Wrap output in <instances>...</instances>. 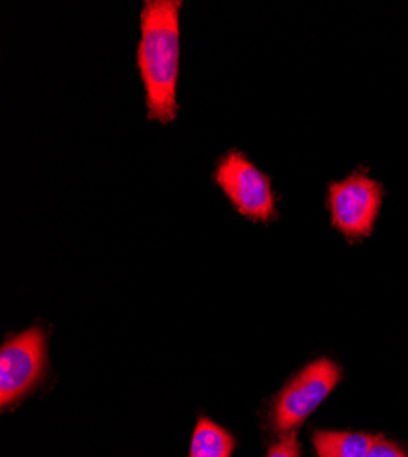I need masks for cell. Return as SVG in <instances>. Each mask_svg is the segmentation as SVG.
<instances>
[{
	"label": "cell",
	"instance_id": "obj_1",
	"mask_svg": "<svg viewBox=\"0 0 408 457\" xmlns=\"http://www.w3.org/2000/svg\"><path fill=\"white\" fill-rule=\"evenodd\" d=\"M179 0H146L141 8L137 68L148 120L167 125L178 116Z\"/></svg>",
	"mask_w": 408,
	"mask_h": 457
},
{
	"label": "cell",
	"instance_id": "obj_2",
	"mask_svg": "<svg viewBox=\"0 0 408 457\" xmlns=\"http://www.w3.org/2000/svg\"><path fill=\"white\" fill-rule=\"evenodd\" d=\"M339 380L341 368L333 361L319 359L308 364L277 395L271 411L275 428L284 434L295 432L333 392Z\"/></svg>",
	"mask_w": 408,
	"mask_h": 457
},
{
	"label": "cell",
	"instance_id": "obj_3",
	"mask_svg": "<svg viewBox=\"0 0 408 457\" xmlns=\"http://www.w3.org/2000/svg\"><path fill=\"white\" fill-rule=\"evenodd\" d=\"M212 179L242 216L264 223L275 216V195L270 178L242 152L229 150L221 156Z\"/></svg>",
	"mask_w": 408,
	"mask_h": 457
},
{
	"label": "cell",
	"instance_id": "obj_4",
	"mask_svg": "<svg viewBox=\"0 0 408 457\" xmlns=\"http://www.w3.org/2000/svg\"><path fill=\"white\" fill-rule=\"evenodd\" d=\"M383 202V187L362 172L352 174L328 188V207L333 227L350 240L372 233Z\"/></svg>",
	"mask_w": 408,
	"mask_h": 457
},
{
	"label": "cell",
	"instance_id": "obj_5",
	"mask_svg": "<svg viewBox=\"0 0 408 457\" xmlns=\"http://www.w3.org/2000/svg\"><path fill=\"white\" fill-rule=\"evenodd\" d=\"M46 338L39 328H31L4 342L0 350V404L3 408L26 395L43 375Z\"/></svg>",
	"mask_w": 408,
	"mask_h": 457
},
{
	"label": "cell",
	"instance_id": "obj_6",
	"mask_svg": "<svg viewBox=\"0 0 408 457\" xmlns=\"http://www.w3.org/2000/svg\"><path fill=\"white\" fill-rule=\"evenodd\" d=\"M376 439L357 432H317L313 445L319 457H366Z\"/></svg>",
	"mask_w": 408,
	"mask_h": 457
},
{
	"label": "cell",
	"instance_id": "obj_7",
	"mask_svg": "<svg viewBox=\"0 0 408 457\" xmlns=\"http://www.w3.org/2000/svg\"><path fill=\"white\" fill-rule=\"evenodd\" d=\"M235 448L233 437L211 419L200 417L191 441L189 457H231Z\"/></svg>",
	"mask_w": 408,
	"mask_h": 457
},
{
	"label": "cell",
	"instance_id": "obj_8",
	"mask_svg": "<svg viewBox=\"0 0 408 457\" xmlns=\"http://www.w3.org/2000/svg\"><path fill=\"white\" fill-rule=\"evenodd\" d=\"M266 457H301V446L299 441H296L295 432L286 434L271 450Z\"/></svg>",
	"mask_w": 408,
	"mask_h": 457
},
{
	"label": "cell",
	"instance_id": "obj_9",
	"mask_svg": "<svg viewBox=\"0 0 408 457\" xmlns=\"http://www.w3.org/2000/svg\"><path fill=\"white\" fill-rule=\"evenodd\" d=\"M366 457H406V453L394 443L383 439V437H378L372 445V448L368 450Z\"/></svg>",
	"mask_w": 408,
	"mask_h": 457
}]
</instances>
